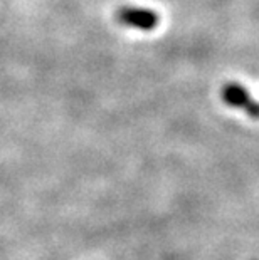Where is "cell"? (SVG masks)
<instances>
[{"instance_id": "1", "label": "cell", "mask_w": 259, "mask_h": 260, "mask_svg": "<svg viewBox=\"0 0 259 260\" xmlns=\"http://www.w3.org/2000/svg\"><path fill=\"white\" fill-rule=\"evenodd\" d=\"M114 17L121 25L131 27L136 30H153L160 24V15L152 9L133 7V5H123L117 10Z\"/></svg>"}, {"instance_id": "2", "label": "cell", "mask_w": 259, "mask_h": 260, "mask_svg": "<svg viewBox=\"0 0 259 260\" xmlns=\"http://www.w3.org/2000/svg\"><path fill=\"white\" fill-rule=\"evenodd\" d=\"M220 96H222V101L227 106L239 108L242 111H246L249 118L259 119V103L252 101L244 86L238 84V82H227L220 91Z\"/></svg>"}]
</instances>
